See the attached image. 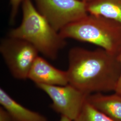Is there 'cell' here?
Returning <instances> with one entry per match:
<instances>
[{
    "label": "cell",
    "instance_id": "2",
    "mask_svg": "<svg viewBox=\"0 0 121 121\" xmlns=\"http://www.w3.org/2000/svg\"><path fill=\"white\" fill-rule=\"evenodd\" d=\"M22 7L21 23L9 31V36L25 40L43 56L55 59L66 44L65 39L39 13L31 0H23Z\"/></svg>",
    "mask_w": 121,
    "mask_h": 121
},
{
    "label": "cell",
    "instance_id": "4",
    "mask_svg": "<svg viewBox=\"0 0 121 121\" xmlns=\"http://www.w3.org/2000/svg\"><path fill=\"white\" fill-rule=\"evenodd\" d=\"M0 52L12 75L21 80L28 78L30 68L39 53L26 40L9 36L1 40Z\"/></svg>",
    "mask_w": 121,
    "mask_h": 121
},
{
    "label": "cell",
    "instance_id": "3",
    "mask_svg": "<svg viewBox=\"0 0 121 121\" xmlns=\"http://www.w3.org/2000/svg\"><path fill=\"white\" fill-rule=\"evenodd\" d=\"M59 33L65 39L92 43L117 55L121 53V24L106 17L88 14Z\"/></svg>",
    "mask_w": 121,
    "mask_h": 121
},
{
    "label": "cell",
    "instance_id": "13",
    "mask_svg": "<svg viewBox=\"0 0 121 121\" xmlns=\"http://www.w3.org/2000/svg\"><path fill=\"white\" fill-rule=\"evenodd\" d=\"M0 121H15L12 116L5 108L0 107Z\"/></svg>",
    "mask_w": 121,
    "mask_h": 121
},
{
    "label": "cell",
    "instance_id": "7",
    "mask_svg": "<svg viewBox=\"0 0 121 121\" xmlns=\"http://www.w3.org/2000/svg\"><path fill=\"white\" fill-rule=\"evenodd\" d=\"M28 78L36 85L64 86L69 83L67 71L58 69L38 56L32 65Z\"/></svg>",
    "mask_w": 121,
    "mask_h": 121
},
{
    "label": "cell",
    "instance_id": "1",
    "mask_svg": "<svg viewBox=\"0 0 121 121\" xmlns=\"http://www.w3.org/2000/svg\"><path fill=\"white\" fill-rule=\"evenodd\" d=\"M67 72L69 83L88 95L114 91L121 73L119 55L102 48H72Z\"/></svg>",
    "mask_w": 121,
    "mask_h": 121
},
{
    "label": "cell",
    "instance_id": "5",
    "mask_svg": "<svg viewBox=\"0 0 121 121\" xmlns=\"http://www.w3.org/2000/svg\"><path fill=\"white\" fill-rule=\"evenodd\" d=\"M35 1L39 13L58 32L88 14L86 3L81 0H35Z\"/></svg>",
    "mask_w": 121,
    "mask_h": 121
},
{
    "label": "cell",
    "instance_id": "6",
    "mask_svg": "<svg viewBox=\"0 0 121 121\" xmlns=\"http://www.w3.org/2000/svg\"><path fill=\"white\" fill-rule=\"evenodd\" d=\"M36 86L50 98L51 107L54 111L72 121L78 117L86 101L87 95L69 83L64 86Z\"/></svg>",
    "mask_w": 121,
    "mask_h": 121
},
{
    "label": "cell",
    "instance_id": "8",
    "mask_svg": "<svg viewBox=\"0 0 121 121\" xmlns=\"http://www.w3.org/2000/svg\"><path fill=\"white\" fill-rule=\"evenodd\" d=\"M86 100L112 121H121V95L95 93L87 95Z\"/></svg>",
    "mask_w": 121,
    "mask_h": 121
},
{
    "label": "cell",
    "instance_id": "14",
    "mask_svg": "<svg viewBox=\"0 0 121 121\" xmlns=\"http://www.w3.org/2000/svg\"><path fill=\"white\" fill-rule=\"evenodd\" d=\"M119 57H120V63H121V73H120V76L117 83L115 91L114 92L121 95V53L119 55Z\"/></svg>",
    "mask_w": 121,
    "mask_h": 121
},
{
    "label": "cell",
    "instance_id": "15",
    "mask_svg": "<svg viewBox=\"0 0 121 121\" xmlns=\"http://www.w3.org/2000/svg\"><path fill=\"white\" fill-rule=\"evenodd\" d=\"M59 121H72L69 118L65 117L64 116H61L60 119Z\"/></svg>",
    "mask_w": 121,
    "mask_h": 121
},
{
    "label": "cell",
    "instance_id": "16",
    "mask_svg": "<svg viewBox=\"0 0 121 121\" xmlns=\"http://www.w3.org/2000/svg\"><path fill=\"white\" fill-rule=\"evenodd\" d=\"M83 2H85L86 3H88V2H91V1H93L94 0H81Z\"/></svg>",
    "mask_w": 121,
    "mask_h": 121
},
{
    "label": "cell",
    "instance_id": "9",
    "mask_svg": "<svg viewBox=\"0 0 121 121\" xmlns=\"http://www.w3.org/2000/svg\"><path fill=\"white\" fill-rule=\"evenodd\" d=\"M0 104L15 121H48L41 114L26 108L17 102L2 88H0Z\"/></svg>",
    "mask_w": 121,
    "mask_h": 121
},
{
    "label": "cell",
    "instance_id": "10",
    "mask_svg": "<svg viewBox=\"0 0 121 121\" xmlns=\"http://www.w3.org/2000/svg\"><path fill=\"white\" fill-rule=\"evenodd\" d=\"M88 14L100 16L121 24V0H94L86 3Z\"/></svg>",
    "mask_w": 121,
    "mask_h": 121
},
{
    "label": "cell",
    "instance_id": "12",
    "mask_svg": "<svg viewBox=\"0 0 121 121\" xmlns=\"http://www.w3.org/2000/svg\"><path fill=\"white\" fill-rule=\"evenodd\" d=\"M23 0H10V4L11 7L10 20L13 22L17 16L19 6L22 4Z\"/></svg>",
    "mask_w": 121,
    "mask_h": 121
},
{
    "label": "cell",
    "instance_id": "11",
    "mask_svg": "<svg viewBox=\"0 0 121 121\" xmlns=\"http://www.w3.org/2000/svg\"><path fill=\"white\" fill-rule=\"evenodd\" d=\"M73 121H112L86 101L78 117Z\"/></svg>",
    "mask_w": 121,
    "mask_h": 121
}]
</instances>
